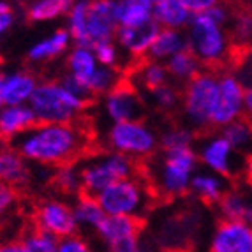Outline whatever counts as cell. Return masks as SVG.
<instances>
[{"label":"cell","instance_id":"ee69618b","mask_svg":"<svg viewBox=\"0 0 252 252\" xmlns=\"http://www.w3.org/2000/svg\"><path fill=\"white\" fill-rule=\"evenodd\" d=\"M13 21H14V18H13V13L11 14H4V16H0V39L4 37V34L7 32L11 27H13Z\"/></svg>","mask_w":252,"mask_h":252},{"label":"cell","instance_id":"74e56055","mask_svg":"<svg viewBox=\"0 0 252 252\" xmlns=\"http://www.w3.org/2000/svg\"><path fill=\"white\" fill-rule=\"evenodd\" d=\"M233 72L242 81L244 89L252 87V50H244L236 57V65Z\"/></svg>","mask_w":252,"mask_h":252},{"label":"cell","instance_id":"5bb4252c","mask_svg":"<svg viewBox=\"0 0 252 252\" xmlns=\"http://www.w3.org/2000/svg\"><path fill=\"white\" fill-rule=\"evenodd\" d=\"M210 252H252V224L220 220L210 236Z\"/></svg>","mask_w":252,"mask_h":252},{"label":"cell","instance_id":"e0dca14e","mask_svg":"<svg viewBox=\"0 0 252 252\" xmlns=\"http://www.w3.org/2000/svg\"><path fill=\"white\" fill-rule=\"evenodd\" d=\"M37 83L32 72H0V108L29 104Z\"/></svg>","mask_w":252,"mask_h":252},{"label":"cell","instance_id":"1f68e13d","mask_svg":"<svg viewBox=\"0 0 252 252\" xmlns=\"http://www.w3.org/2000/svg\"><path fill=\"white\" fill-rule=\"evenodd\" d=\"M222 132L224 138L229 141L233 148L238 154L247 157L252 152V122L247 118H238L235 122L227 124L226 127L219 129Z\"/></svg>","mask_w":252,"mask_h":252},{"label":"cell","instance_id":"836d02e7","mask_svg":"<svg viewBox=\"0 0 252 252\" xmlns=\"http://www.w3.org/2000/svg\"><path fill=\"white\" fill-rule=\"evenodd\" d=\"M94 53H95V59L97 62L104 65V67L109 69H117V71H122L124 67V59H126L127 55L120 50L115 39L111 41H104V42H99L95 46L92 48Z\"/></svg>","mask_w":252,"mask_h":252},{"label":"cell","instance_id":"7bdbcfd3","mask_svg":"<svg viewBox=\"0 0 252 252\" xmlns=\"http://www.w3.org/2000/svg\"><path fill=\"white\" fill-rule=\"evenodd\" d=\"M0 252H27L21 242H0Z\"/></svg>","mask_w":252,"mask_h":252},{"label":"cell","instance_id":"e575fe53","mask_svg":"<svg viewBox=\"0 0 252 252\" xmlns=\"http://www.w3.org/2000/svg\"><path fill=\"white\" fill-rule=\"evenodd\" d=\"M196 143V132L187 126L169 127L159 138L160 148H189Z\"/></svg>","mask_w":252,"mask_h":252},{"label":"cell","instance_id":"30bf717a","mask_svg":"<svg viewBox=\"0 0 252 252\" xmlns=\"http://www.w3.org/2000/svg\"><path fill=\"white\" fill-rule=\"evenodd\" d=\"M196 154L203 169H208L212 173H217L224 178L238 177L240 173L245 171V159L247 157L238 154L229 145L220 130L217 132H205L203 138L198 141Z\"/></svg>","mask_w":252,"mask_h":252},{"label":"cell","instance_id":"bcb514c9","mask_svg":"<svg viewBox=\"0 0 252 252\" xmlns=\"http://www.w3.org/2000/svg\"><path fill=\"white\" fill-rule=\"evenodd\" d=\"M4 14H11V5L5 0H0V16H4Z\"/></svg>","mask_w":252,"mask_h":252},{"label":"cell","instance_id":"4fadbf2b","mask_svg":"<svg viewBox=\"0 0 252 252\" xmlns=\"http://www.w3.org/2000/svg\"><path fill=\"white\" fill-rule=\"evenodd\" d=\"M34 227L59 240L76 235L78 226H76L74 214H72V205L59 198L42 199L35 206Z\"/></svg>","mask_w":252,"mask_h":252},{"label":"cell","instance_id":"6da1fadb","mask_svg":"<svg viewBox=\"0 0 252 252\" xmlns=\"http://www.w3.org/2000/svg\"><path fill=\"white\" fill-rule=\"evenodd\" d=\"M90 145L89 129L83 122L41 124L30 127L14 139V147L29 162L59 168L62 164L78 162Z\"/></svg>","mask_w":252,"mask_h":252},{"label":"cell","instance_id":"ab89813d","mask_svg":"<svg viewBox=\"0 0 252 252\" xmlns=\"http://www.w3.org/2000/svg\"><path fill=\"white\" fill-rule=\"evenodd\" d=\"M18 203V190L11 185L0 182V220L14 210Z\"/></svg>","mask_w":252,"mask_h":252},{"label":"cell","instance_id":"8992f818","mask_svg":"<svg viewBox=\"0 0 252 252\" xmlns=\"http://www.w3.org/2000/svg\"><path fill=\"white\" fill-rule=\"evenodd\" d=\"M217 90L219 71L215 69H203L196 78L184 85L180 111L185 126L192 129L194 132L198 130L208 132V129H212Z\"/></svg>","mask_w":252,"mask_h":252},{"label":"cell","instance_id":"681fc988","mask_svg":"<svg viewBox=\"0 0 252 252\" xmlns=\"http://www.w3.org/2000/svg\"><path fill=\"white\" fill-rule=\"evenodd\" d=\"M251 224H252V220H251Z\"/></svg>","mask_w":252,"mask_h":252},{"label":"cell","instance_id":"9c48e42d","mask_svg":"<svg viewBox=\"0 0 252 252\" xmlns=\"http://www.w3.org/2000/svg\"><path fill=\"white\" fill-rule=\"evenodd\" d=\"M106 148L134 159H150L159 147V136L143 120L109 124L104 136Z\"/></svg>","mask_w":252,"mask_h":252},{"label":"cell","instance_id":"f1b7e54d","mask_svg":"<svg viewBox=\"0 0 252 252\" xmlns=\"http://www.w3.org/2000/svg\"><path fill=\"white\" fill-rule=\"evenodd\" d=\"M164 65L168 69V74L171 78V81H177V83H184V85L189 83L192 78H196L203 71L201 62L194 57V53L189 48L177 55H173L171 59L164 62Z\"/></svg>","mask_w":252,"mask_h":252},{"label":"cell","instance_id":"c3c4849f","mask_svg":"<svg viewBox=\"0 0 252 252\" xmlns=\"http://www.w3.org/2000/svg\"><path fill=\"white\" fill-rule=\"evenodd\" d=\"M150 2H152V4H154V5H156L157 2H160V0H150Z\"/></svg>","mask_w":252,"mask_h":252},{"label":"cell","instance_id":"8fae6325","mask_svg":"<svg viewBox=\"0 0 252 252\" xmlns=\"http://www.w3.org/2000/svg\"><path fill=\"white\" fill-rule=\"evenodd\" d=\"M245 89L233 71H219V90L212 127L222 129L244 117Z\"/></svg>","mask_w":252,"mask_h":252},{"label":"cell","instance_id":"f6af8a7d","mask_svg":"<svg viewBox=\"0 0 252 252\" xmlns=\"http://www.w3.org/2000/svg\"><path fill=\"white\" fill-rule=\"evenodd\" d=\"M245 177H247V180L252 184V152L247 156V159H245Z\"/></svg>","mask_w":252,"mask_h":252},{"label":"cell","instance_id":"ac0fdd59","mask_svg":"<svg viewBox=\"0 0 252 252\" xmlns=\"http://www.w3.org/2000/svg\"><path fill=\"white\" fill-rule=\"evenodd\" d=\"M37 124L35 115L29 104L5 106L0 108V138L2 139H18L25 134L30 127Z\"/></svg>","mask_w":252,"mask_h":252},{"label":"cell","instance_id":"277c9868","mask_svg":"<svg viewBox=\"0 0 252 252\" xmlns=\"http://www.w3.org/2000/svg\"><path fill=\"white\" fill-rule=\"evenodd\" d=\"M29 106L41 124H72L83 118L89 101L71 92L60 80L39 81Z\"/></svg>","mask_w":252,"mask_h":252},{"label":"cell","instance_id":"9a60e30c","mask_svg":"<svg viewBox=\"0 0 252 252\" xmlns=\"http://www.w3.org/2000/svg\"><path fill=\"white\" fill-rule=\"evenodd\" d=\"M160 27L156 23V20H150L147 23H141V25L118 27L115 32V42L120 46L124 53L129 55L130 59L143 60L147 59V53Z\"/></svg>","mask_w":252,"mask_h":252},{"label":"cell","instance_id":"d6a6232c","mask_svg":"<svg viewBox=\"0 0 252 252\" xmlns=\"http://www.w3.org/2000/svg\"><path fill=\"white\" fill-rule=\"evenodd\" d=\"M53 182L57 189L63 194H81V175H80V164L69 162L62 164L59 168H55Z\"/></svg>","mask_w":252,"mask_h":252},{"label":"cell","instance_id":"83f0119b","mask_svg":"<svg viewBox=\"0 0 252 252\" xmlns=\"http://www.w3.org/2000/svg\"><path fill=\"white\" fill-rule=\"evenodd\" d=\"M154 4L150 0H115V14L118 27L141 25L154 20Z\"/></svg>","mask_w":252,"mask_h":252},{"label":"cell","instance_id":"7a4b0ae2","mask_svg":"<svg viewBox=\"0 0 252 252\" xmlns=\"http://www.w3.org/2000/svg\"><path fill=\"white\" fill-rule=\"evenodd\" d=\"M147 180L154 196L164 199L182 198L189 192L190 180L198 171L199 160L196 148H160L148 162Z\"/></svg>","mask_w":252,"mask_h":252},{"label":"cell","instance_id":"60d3db41","mask_svg":"<svg viewBox=\"0 0 252 252\" xmlns=\"http://www.w3.org/2000/svg\"><path fill=\"white\" fill-rule=\"evenodd\" d=\"M182 4L189 9L190 14L194 16V14L206 13V11H210L215 5L222 4V0H182Z\"/></svg>","mask_w":252,"mask_h":252},{"label":"cell","instance_id":"7c38bea8","mask_svg":"<svg viewBox=\"0 0 252 252\" xmlns=\"http://www.w3.org/2000/svg\"><path fill=\"white\" fill-rule=\"evenodd\" d=\"M101 109L109 124L143 120L145 102L139 90H136L129 81H122L111 92L102 95Z\"/></svg>","mask_w":252,"mask_h":252},{"label":"cell","instance_id":"7402d4cb","mask_svg":"<svg viewBox=\"0 0 252 252\" xmlns=\"http://www.w3.org/2000/svg\"><path fill=\"white\" fill-rule=\"evenodd\" d=\"M215 206L220 215V220H242V222L252 220V194L247 189L242 187L229 189Z\"/></svg>","mask_w":252,"mask_h":252},{"label":"cell","instance_id":"d4e9b609","mask_svg":"<svg viewBox=\"0 0 252 252\" xmlns=\"http://www.w3.org/2000/svg\"><path fill=\"white\" fill-rule=\"evenodd\" d=\"M187 34L185 30H175V29H159L156 39L152 42L150 50L147 53L148 60H156V62H166L173 55L180 53L187 50Z\"/></svg>","mask_w":252,"mask_h":252},{"label":"cell","instance_id":"4316f807","mask_svg":"<svg viewBox=\"0 0 252 252\" xmlns=\"http://www.w3.org/2000/svg\"><path fill=\"white\" fill-rule=\"evenodd\" d=\"M72 214H74L78 231L87 233H95L99 224L102 222V219L106 217L104 210L99 205L97 198L87 196V194H80L74 199V203H72Z\"/></svg>","mask_w":252,"mask_h":252},{"label":"cell","instance_id":"484cf974","mask_svg":"<svg viewBox=\"0 0 252 252\" xmlns=\"http://www.w3.org/2000/svg\"><path fill=\"white\" fill-rule=\"evenodd\" d=\"M152 16L160 29L175 30H185L192 20V14L182 4V0H160L154 5Z\"/></svg>","mask_w":252,"mask_h":252},{"label":"cell","instance_id":"d590c367","mask_svg":"<svg viewBox=\"0 0 252 252\" xmlns=\"http://www.w3.org/2000/svg\"><path fill=\"white\" fill-rule=\"evenodd\" d=\"M148 95H150L154 106H156L159 111H164V113L175 111V109L180 106V101H182V92L173 83L162 85L159 89L152 90Z\"/></svg>","mask_w":252,"mask_h":252},{"label":"cell","instance_id":"5b68a950","mask_svg":"<svg viewBox=\"0 0 252 252\" xmlns=\"http://www.w3.org/2000/svg\"><path fill=\"white\" fill-rule=\"evenodd\" d=\"M187 44L203 67L215 69L226 65L235 53L227 27L220 25L208 13L194 14L185 29Z\"/></svg>","mask_w":252,"mask_h":252},{"label":"cell","instance_id":"f546056e","mask_svg":"<svg viewBox=\"0 0 252 252\" xmlns=\"http://www.w3.org/2000/svg\"><path fill=\"white\" fill-rule=\"evenodd\" d=\"M76 0H32V4L27 9V16L34 23L59 20L67 16Z\"/></svg>","mask_w":252,"mask_h":252},{"label":"cell","instance_id":"ba28073f","mask_svg":"<svg viewBox=\"0 0 252 252\" xmlns=\"http://www.w3.org/2000/svg\"><path fill=\"white\" fill-rule=\"evenodd\" d=\"M152 192L147 178L141 175L124 178L111 184L108 189L97 196L106 215H124V217L141 219L152 205Z\"/></svg>","mask_w":252,"mask_h":252},{"label":"cell","instance_id":"3957f363","mask_svg":"<svg viewBox=\"0 0 252 252\" xmlns=\"http://www.w3.org/2000/svg\"><path fill=\"white\" fill-rule=\"evenodd\" d=\"M117 29L115 0H76L67 14V32L78 46L111 41Z\"/></svg>","mask_w":252,"mask_h":252},{"label":"cell","instance_id":"52a82bcc","mask_svg":"<svg viewBox=\"0 0 252 252\" xmlns=\"http://www.w3.org/2000/svg\"><path fill=\"white\" fill-rule=\"evenodd\" d=\"M81 175V194L97 198L104 189L124 178L139 173L138 162L124 154L106 150L78 160Z\"/></svg>","mask_w":252,"mask_h":252},{"label":"cell","instance_id":"b9f144b4","mask_svg":"<svg viewBox=\"0 0 252 252\" xmlns=\"http://www.w3.org/2000/svg\"><path fill=\"white\" fill-rule=\"evenodd\" d=\"M244 118L252 122V87H245L244 95Z\"/></svg>","mask_w":252,"mask_h":252},{"label":"cell","instance_id":"f35d334b","mask_svg":"<svg viewBox=\"0 0 252 252\" xmlns=\"http://www.w3.org/2000/svg\"><path fill=\"white\" fill-rule=\"evenodd\" d=\"M57 252H95L89 240L81 235H71L59 240V251Z\"/></svg>","mask_w":252,"mask_h":252},{"label":"cell","instance_id":"4dcf8cb0","mask_svg":"<svg viewBox=\"0 0 252 252\" xmlns=\"http://www.w3.org/2000/svg\"><path fill=\"white\" fill-rule=\"evenodd\" d=\"M227 32L235 50L238 48L240 51L252 50V11L242 9L231 14V20L227 23Z\"/></svg>","mask_w":252,"mask_h":252},{"label":"cell","instance_id":"ffe728a7","mask_svg":"<svg viewBox=\"0 0 252 252\" xmlns=\"http://www.w3.org/2000/svg\"><path fill=\"white\" fill-rule=\"evenodd\" d=\"M99 67H101V63L97 62L92 48L74 44V48L67 55V72L65 74L71 76L72 80L76 83H80L85 89V92L89 94L87 87H89L90 80L94 78V74H95Z\"/></svg>","mask_w":252,"mask_h":252},{"label":"cell","instance_id":"7dc6e473","mask_svg":"<svg viewBox=\"0 0 252 252\" xmlns=\"http://www.w3.org/2000/svg\"><path fill=\"white\" fill-rule=\"evenodd\" d=\"M132 252H154V251H152V249L148 247V245L145 244V242H141V244H139L138 247H136V249H134V251H132Z\"/></svg>","mask_w":252,"mask_h":252},{"label":"cell","instance_id":"2e32d148","mask_svg":"<svg viewBox=\"0 0 252 252\" xmlns=\"http://www.w3.org/2000/svg\"><path fill=\"white\" fill-rule=\"evenodd\" d=\"M94 235L106 252L108 249L122 244L126 240L141 236V219L124 217V215H106Z\"/></svg>","mask_w":252,"mask_h":252},{"label":"cell","instance_id":"44dd1931","mask_svg":"<svg viewBox=\"0 0 252 252\" xmlns=\"http://www.w3.org/2000/svg\"><path fill=\"white\" fill-rule=\"evenodd\" d=\"M71 35H69L67 29H59L51 32L46 37L39 39L34 42L27 51V59L32 63H44L50 60L59 59L60 55L65 53L71 46Z\"/></svg>","mask_w":252,"mask_h":252},{"label":"cell","instance_id":"603a6c76","mask_svg":"<svg viewBox=\"0 0 252 252\" xmlns=\"http://www.w3.org/2000/svg\"><path fill=\"white\" fill-rule=\"evenodd\" d=\"M136 90H143V92L150 94L152 90L159 89L162 85L171 83V78L168 74V69L162 62H156V60L143 59L139 60L132 69V78L129 81Z\"/></svg>","mask_w":252,"mask_h":252},{"label":"cell","instance_id":"cb8c5ba5","mask_svg":"<svg viewBox=\"0 0 252 252\" xmlns=\"http://www.w3.org/2000/svg\"><path fill=\"white\" fill-rule=\"evenodd\" d=\"M30 180L29 160L16 148L0 150V182L11 185L14 189L23 187Z\"/></svg>","mask_w":252,"mask_h":252},{"label":"cell","instance_id":"8d00e7d4","mask_svg":"<svg viewBox=\"0 0 252 252\" xmlns=\"http://www.w3.org/2000/svg\"><path fill=\"white\" fill-rule=\"evenodd\" d=\"M21 244L27 252H57L59 251V238L42 233L39 229H30L23 235Z\"/></svg>","mask_w":252,"mask_h":252},{"label":"cell","instance_id":"d6986e66","mask_svg":"<svg viewBox=\"0 0 252 252\" xmlns=\"http://www.w3.org/2000/svg\"><path fill=\"white\" fill-rule=\"evenodd\" d=\"M229 190V180L208 169H198L190 180L189 192L206 205H217L224 194Z\"/></svg>","mask_w":252,"mask_h":252}]
</instances>
